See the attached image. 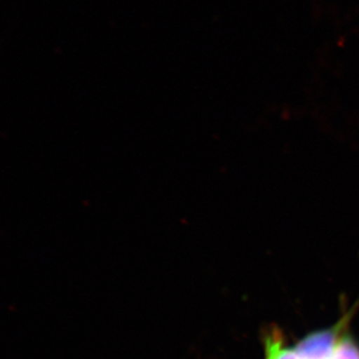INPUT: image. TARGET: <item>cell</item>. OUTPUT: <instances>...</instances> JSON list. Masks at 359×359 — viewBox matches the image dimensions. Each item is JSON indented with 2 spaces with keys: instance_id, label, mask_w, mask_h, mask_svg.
<instances>
[{
  "instance_id": "3957f363",
  "label": "cell",
  "mask_w": 359,
  "mask_h": 359,
  "mask_svg": "<svg viewBox=\"0 0 359 359\" xmlns=\"http://www.w3.org/2000/svg\"><path fill=\"white\" fill-rule=\"evenodd\" d=\"M334 359H359V346L351 335L340 337L335 347Z\"/></svg>"
},
{
  "instance_id": "6da1fadb",
  "label": "cell",
  "mask_w": 359,
  "mask_h": 359,
  "mask_svg": "<svg viewBox=\"0 0 359 359\" xmlns=\"http://www.w3.org/2000/svg\"><path fill=\"white\" fill-rule=\"evenodd\" d=\"M341 325L318 330L304 337L295 347L301 359H330L337 347V337Z\"/></svg>"
},
{
  "instance_id": "7a4b0ae2",
  "label": "cell",
  "mask_w": 359,
  "mask_h": 359,
  "mask_svg": "<svg viewBox=\"0 0 359 359\" xmlns=\"http://www.w3.org/2000/svg\"><path fill=\"white\" fill-rule=\"evenodd\" d=\"M266 359H299L295 349L283 346L278 332H271L266 339Z\"/></svg>"
}]
</instances>
